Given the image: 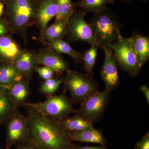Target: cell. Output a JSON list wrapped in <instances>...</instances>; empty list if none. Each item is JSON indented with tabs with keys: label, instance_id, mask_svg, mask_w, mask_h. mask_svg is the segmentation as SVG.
<instances>
[{
	"label": "cell",
	"instance_id": "d590c367",
	"mask_svg": "<svg viewBox=\"0 0 149 149\" xmlns=\"http://www.w3.org/2000/svg\"><path fill=\"white\" fill-rule=\"evenodd\" d=\"M2 148V147L1 146V143H0V149H1Z\"/></svg>",
	"mask_w": 149,
	"mask_h": 149
},
{
	"label": "cell",
	"instance_id": "277c9868",
	"mask_svg": "<svg viewBox=\"0 0 149 149\" xmlns=\"http://www.w3.org/2000/svg\"><path fill=\"white\" fill-rule=\"evenodd\" d=\"M73 103L67 96L66 91L58 95H51L45 101L39 103L28 102L25 107L39 114L60 121L74 113Z\"/></svg>",
	"mask_w": 149,
	"mask_h": 149
},
{
	"label": "cell",
	"instance_id": "44dd1931",
	"mask_svg": "<svg viewBox=\"0 0 149 149\" xmlns=\"http://www.w3.org/2000/svg\"><path fill=\"white\" fill-rule=\"evenodd\" d=\"M59 123L62 128L67 133L79 131L94 126L91 123L75 114L71 117H67Z\"/></svg>",
	"mask_w": 149,
	"mask_h": 149
},
{
	"label": "cell",
	"instance_id": "30bf717a",
	"mask_svg": "<svg viewBox=\"0 0 149 149\" xmlns=\"http://www.w3.org/2000/svg\"><path fill=\"white\" fill-rule=\"evenodd\" d=\"M37 55L39 65L51 68L57 75H61L70 70L68 62L63 58L61 54L50 47L47 46L41 48Z\"/></svg>",
	"mask_w": 149,
	"mask_h": 149
},
{
	"label": "cell",
	"instance_id": "4dcf8cb0",
	"mask_svg": "<svg viewBox=\"0 0 149 149\" xmlns=\"http://www.w3.org/2000/svg\"><path fill=\"white\" fill-rule=\"evenodd\" d=\"M72 149H108L107 146L106 145H99L98 146H81L74 145Z\"/></svg>",
	"mask_w": 149,
	"mask_h": 149
},
{
	"label": "cell",
	"instance_id": "484cf974",
	"mask_svg": "<svg viewBox=\"0 0 149 149\" xmlns=\"http://www.w3.org/2000/svg\"><path fill=\"white\" fill-rule=\"evenodd\" d=\"M63 82V77H54L44 80L39 88V91L42 94L51 96L58 90Z\"/></svg>",
	"mask_w": 149,
	"mask_h": 149
},
{
	"label": "cell",
	"instance_id": "83f0119b",
	"mask_svg": "<svg viewBox=\"0 0 149 149\" xmlns=\"http://www.w3.org/2000/svg\"><path fill=\"white\" fill-rule=\"evenodd\" d=\"M134 149H149V133L147 132L135 145Z\"/></svg>",
	"mask_w": 149,
	"mask_h": 149
},
{
	"label": "cell",
	"instance_id": "ffe728a7",
	"mask_svg": "<svg viewBox=\"0 0 149 149\" xmlns=\"http://www.w3.org/2000/svg\"><path fill=\"white\" fill-rule=\"evenodd\" d=\"M13 63L0 64V87L9 88L17 80L22 78Z\"/></svg>",
	"mask_w": 149,
	"mask_h": 149
},
{
	"label": "cell",
	"instance_id": "1f68e13d",
	"mask_svg": "<svg viewBox=\"0 0 149 149\" xmlns=\"http://www.w3.org/2000/svg\"><path fill=\"white\" fill-rule=\"evenodd\" d=\"M139 90L144 96L146 100L147 103L149 104V88L148 85H141L139 88Z\"/></svg>",
	"mask_w": 149,
	"mask_h": 149
},
{
	"label": "cell",
	"instance_id": "5b68a950",
	"mask_svg": "<svg viewBox=\"0 0 149 149\" xmlns=\"http://www.w3.org/2000/svg\"><path fill=\"white\" fill-rule=\"evenodd\" d=\"M63 84L65 91L69 92L73 104H80L99 91L97 83L92 77L76 70L66 72Z\"/></svg>",
	"mask_w": 149,
	"mask_h": 149
},
{
	"label": "cell",
	"instance_id": "9c48e42d",
	"mask_svg": "<svg viewBox=\"0 0 149 149\" xmlns=\"http://www.w3.org/2000/svg\"><path fill=\"white\" fill-rule=\"evenodd\" d=\"M6 127L5 149H11L13 146L29 141V129L27 116L19 111L9 120Z\"/></svg>",
	"mask_w": 149,
	"mask_h": 149
},
{
	"label": "cell",
	"instance_id": "ba28073f",
	"mask_svg": "<svg viewBox=\"0 0 149 149\" xmlns=\"http://www.w3.org/2000/svg\"><path fill=\"white\" fill-rule=\"evenodd\" d=\"M87 13L83 10L75 9L67 24L66 41L68 42H86L91 45H96L93 32L85 20Z\"/></svg>",
	"mask_w": 149,
	"mask_h": 149
},
{
	"label": "cell",
	"instance_id": "8992f818",
	"mask_svg": "<svg viewBox=\"0 0 149 149\" xmlns=\"http://www.w3.org/2000/svg\"><path fill=\"white\" fill-rule=\"evenodd\" d=\"M111 49L118 67L131 77L139 75L142 67L131 48L129 38L120 34Z\"/></svg>",
	"mask_w": 149,
	"mask_h": 149
},
{
	"label": "cell",
	"instance_id": "52a82bcc",
	"mask_svg": "<svg viewBox=\"0 0 149 149\" xmlns=\"http://www.w3.org/2000/svg\"><path fill=\"white\" fill-rule=\"evenodd\" d=\"M104 89L98 91L80 104L74 114L81 116L94 125L102 119L107 107L111 93Z\"/></svg>",
	"mask_w": 149,
	"mask_h": 149
},
{
	"label": "cell",
	"instance_id": "7a4b0ae2",
	"mask_svg": "<svg viewBox=\"0 0 149 149\" xmlns=\"http://www.w3.org/2000/svg\"><path fill=\"white\" fill-rule=\"evenodd\" d=\"M38 0H6L4 17L8 22L11 34L27 43V29L36 24Z\"/></svg>",
	"mask_w": 149,
	"mask_h": 149
},
{
	"label": "cell",
	"instance_id": "e575fe53",
	"mask_svg": "<svg viewBox=\"0 0 149 149\" xmlns=\"http://www.w3.org/2000/svg\"><path fill=\"white\" fill-rule=\"evenodd\" d=\"M1 1H2L4 3H5L6 1V0H1Z\"/></svg>",
	"mask_w": 149,
	"mask_h": 149
},
{
	"label": "cell",
	"instance_id": "cb8c5ba5",
	"mask_svg": "<svg viewBox=\"0 0 149 149\" xmlns=\"http://www.w3.org/2000/svg\"><path fill=\"white\" fill-rule=\"evenodd\" d=\"M99 48L97 45H92L90 49L83 54L82 59L83 69L86 74L91 77L94 74V69L95 65Z\"/></svg>",
	"mask_w": 149,
	"mask_h": 149
},
{
	"label": "cell",
	"instance_id": "8fae6325",
	"mask_svg": "<svg viewBox=\"0 0 149 149\" xmlns=\"http://www.w3.org/2000/svg\"><path fill=\"white\" fill-rule=\"evenodd\" d=\"M104 60L101 69V77L105 85V89L111 92L118 87L120 78L118 67L111 49H103Z\"/></svg>",
	"mask_w": 149,
	"mask_h": 149
},
{
	"label": "cell",
	"instance_id": "7402d4cb",
	"mask_svg": "<svg viewBox=\"0 0 149 149\" xmlns=\"http://www.w3.org/2000/svg\"><path fill=\"white\" fill-rule=\"evenodd\" d=\"M46 45L50 47L60 54L69 56L77 64L82 63L84 52H77L71 47L69 42L64 40H60L47 43Z\"/></svg>",
	"mask_w": 149,
	"mask_h": 149
},
{
	"label": "cell",
	"instance_id": "4fadbf2b",
	"mask_svg": "<svg viewBox=\"0 0 149 149\" xmlns=\"http://www.w3.org/2000/svg\"><path fill=\"white\" fill-rule=\"evenodd\" d=\"M57 0H38V10L36 25L40 31V37L51 19L57 13Z\"/></svg>",
	"mask_w": 149,
	"mask_h": 149
},
{
	"label": "cell",
	"instance_id": "9a60e30c",
	"mask_svg": "<svg viewBox=\"0 0 149 149\" xmlns=\"http://www.w3.org/2000/svg\"><path fill=\"white\" fill-rule=\"evenodd\" d=\"M11 97L8 88L0 87V124L6 125L9 120L18 112Z\"/></svg>",
	"mask_w": 149,
	"mask_h": 149
},
{
	"label": "cell",
	"instance_id": "f546056e",
	"mask_svg": "<svg viewBox=\"0 0 149 149\" xmlns=\"http://www.w3.org/2000/svg\"><path fill=\"white\" fill-rule=\"evenodd\" d=\"M16 149H43L33 145L27 141L25 143L18 144L16 146Z\"/></svg>",
	"mask_w": 149,
	"mask_h": 149
},
{
	"label": "cell",
	"instance_id": "5bb4252c",
	"mask_svg": "<svg viewBox=\"0 0 149 149\" xmlns=\"http://www.w3.org/2000/svg\"><path fill=\"white\" fill-rule=\"evenodd\" d=\"M128 38L131 48L143 67L149 60V37L136 32Z\"/></svg>",
	"mask_w": 149,
	"mask_h": 149
},
{
	"label": "cell",
	"instance_id": "d6a6232c",
	"mask_svg": "<svg viewBox=\"0 0 149 149\" xmlns=\"http://www.w3.org/2000/svg\"><path fill=\"white\" fill-rule=\"evenodd\" d=\"M5 12V3L0 0V18L3 17Z\"/></svg>",
	"mask_w": 149,
	"mask_h": 149
},
{
	"label": "cell",
	"instance_id": "7c38bea8",
	"mask_svg": "<svg viewBox=\"0 0 149 149\" xmlns=\"http://www.w3.org/2000/svg\"><path fill=\"white\" fill-rule=\"evenodd\" d=\"M13 64L21 76L29 82L32 79L33 73L39 65L37 53L34 51L27 49L20 50Z\"/></svg>",
	"mask_w": 149,
	"mask_h": 149
},
{
	"label": "cell",
	"instance_id": "4316f807",
	"mask_svg": "<svg viewBox=\"0 0 149 149\" xmlns=\"http://www.w3.org/2000/svg\"><path fill=\"white\" fill-rule=\"evenodd\" d=\"M35 71L43 80H45L53 77L55 72L53 69L48 66L38 67Z\"/></svg>",
	"mask_w": 149,
	"mask_h": 149
},
{
	"label": "cell",
	"instance_id": "ac0fdd59",
	"mask_svg": "<svg viewBox=\"0 0 149 149\" xmlns=\"http://www.w3.org/2000/svg\"><path fill=\"white\" fill-rule=\"evenodd\" d=\"M12 98L17 106H24L28 102L31 89L29 81L22 77L17 80L8 88Z\"/></svg>",
	"mask_w": 149,
	"mask_h": 149
},
{
	"label": "cell",
	"instance_id": "f1b7e54d",
	"mask_svg": "<svg viewBox=\"0 0 149 149\" xmlns=\"http://www.w3.org/2000/svg\"><path fill=\"white\" fill-rule=\"evenodd\" d=\"M10 32V28L8 22L4 17L0 19V37L8 34Z\"/></svg>",
	"mask_w": 149,
	"mask_h": 149
},
{
	"label": "cell",
	"instance_id": "74e56055",
	"mask_svg": "<svg viewBox=\"0 0 149 149\" xmlns=\"http://www.w3.org/2000/svg\"><path fill=\"white\" fill-rule=\"evenodd\" d=\"M1 124H0V126H1Z\"/></svg>",
	"mask_w": 149,
	"mask_h": 149
},
{
	"label": "cell",
	"instance_id": "2e32d148",
	"mask_svg": "<svg viewBox=\"0 0 149 149\" xmlns=\"http://www.w3.org/2000/svg\"><path fill=\"white\" fill-rule=\"evenodd\" d=\"M69 139L72 142L91 143L106 145L107 141L100 130H98L94 126L83 130L68 133Z\"/></svg>",
	"mask_w": 149,
	"mask_h": 149
},
{
	"label": "cell",
	"instance_id": "6da1fadb",
	"mask_svg": "<svg viewBox=\"0 0 149 149\" xmlns=\"http://www.w3.org/2000/svg\"><path fill=\"white\" fill-rule=\"evenodd\" d=\"M28 109L29 143L43 149H72L75 145L59 121Z\"/></svg>",
	"mask_w": 149,
	"mask_h": 149
},
{
	"label": "cell",
	"instance_id": "8d00e7d4",
	"mask_svg": "<svg viewBox=\"0 0 149 149\" xmlns=\"http://www.w3.org/2000/svg\"><path fill=\"white\" fill-rule=\"evenodd\" d=\"M1 149H5V148H2Z\"/></svg>",
	"mask_w": 149,
	"mask_h": 149
},
{
	"label": "cell",
	"instance_id": "836d02e7",
	"mask_svg": "<svg viewBox=\"0 0 149 149\" xmlns=\"http://www.w3.org/2000/svg\"><path fill=\"white\" fill-rule=\"evenodd\" d=\"M124 3H130L133 1L139 2L140 3H146L149 0H120Z\"/></svg>",
	"mask_w": 149,
	"mask_h": 149
},
{
	"label": "cell",
	"instance_id": "3957f363",
	"mask_svg": "<svg viewBox=\"0 0 149 149\" xmlns=\"http://www.w3.org/2000/svg\"><path fill=\"white\" fill-rule=\"evenodd\" d=\"M95 40L96 44L102 49H111L121 34V25L117 17L107 8L94 14L88 22Z\"/></svg>",
	"mask_w": 149,
	"mask_h": 149
},
{
	"label": "cell",
	"instance_id": "f35d334b",
	"mask_svg": "<svg viewBox=\"0 0 149 149\" xmlns=\"http://www.w3.org/2000/svg\"><path fill=\"white\" fill-rule=\"evenodd\" d=\"M0 19H1V18H0Z\"/></svg>",
	"mask_w": 149,
	"mask_h": 149
},
{
	"label": "cell",
	"instance_id": "e0dca14e",
	"mask_svg": "<svg viewBox=\"0 0 149 149\" xmlns=\"http://www.w3.org/2000/svg\"><path fill=\"white\" fill-rule=\"evenodd\" d=\"M21 50L10 34L0 37V63H13Z\"/></svg>",
	"mask_w": 149,
	"mask_h": 149
},
{
	"label": "cell",
	"instance_id": "603a6c76",
	"mask_svg": "<svg viewBox=\"0 0 149 149\" xmlns=\"http://www.w3.org/2000/svg\"><path fill=\"white\" fill-rule=\"evenodd\" d=\"M114 3V0H79L74 3V6L75 8H80L87 13L95 14L105 9L108 5Z\"/></svg>",
	"mask_w": 149,
	"mask_h": 149
},
{
	"label": "cell",
	"instance_id": "d6986e66",
	"mask_svg": "<svg viewBox=\"0 0 149 149\" xmlns=\"http://www.w3.org/2000/svg\"><path fill=\"white\" fill-rule=\"evenodd\" d=\"M68 22L63 21L54 22L45 29L40 37V42L44 45L60 40H63L66 36Z\"/></svg>",
	"mask_w": 149,
	"mask_h": 149
},
{
	"label": "cell",
	"instance_id": "d4e9b609",
	"mask_svg": "<svg viewBox=\"0 0 149 149\" xmlns=\"http://www.w3.org/2000/svg\"><path fill=\"white\" fill-rule=\"evenodd\" d=\"M58 11L55 22H68L75 10L74 3L72 0H57Z\"/></svg>",
	"mask_w": 149,
	"mask_h": 149
}]
</instances>
